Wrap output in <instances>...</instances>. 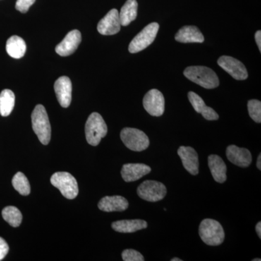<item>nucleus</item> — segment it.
<instances>
[{
	"label": "nucleus",
	"mask_w": 261,
	"mask_h": 261,
	"mask_svg": "<svg viewBox=\"0 0 261 261\" xmlns=\"http://www.w3.org/2000/svg\"><path fill=\"white\" fill-rule=\"evenodd\" d=\"M189 100L191 103L192 107L196 112L201 113L207 121H216L219 119V116L213 108L207 107L203 99L193 92L188 93Z\"/></svg>",
	"instance_id": "a211bd4d"
},
{
	"label": "nucleus",
	"mask_w": 261,
	"mask_h": 261,
	"mask_svg": "<svg viewBox=\"0 0 261 261\" xmlns=\"http://www.w3.org/2000/svg\"><path fill=\"white\" fill-rule=\"evenodd\" d=\"M249 115L256 123L261 122V102L257 99H251L247 103Z\"/></svg>",
	"instance_id": "bb28decb"
},
{
	"label": "nucleus",
	"mask_w": 261,
	"mask_h": 261,
	"mask_svg": "<svg viewBox=\"0 0 261 261\" xmlns=\"http://www.w3.org/2000/svg\"><path fill=\"white\" fill-rule=\"evenodd\" d=\"M9 251V246L4 239L0 238V260H3L8 255Z\"/></svg>",
	"instance_id": "c756f323"
},
{
	"label": "nucleus",
	"mask_w": 261,
	"mask_h": 261,
	"mask_svg": "<svg viewBox=\"0 0 261 261\" xmlns=\"http://www.w3.org/2000/svg\"><path fill=\"white\" fill-rule=\"evenodd\" d=\"M255 42L257 43V47L259 48V50L261 51V32L260 30L257 31L255 35Z\"/></svg>",
	"instance_id": "7c9ffc66"
},
{
	"label": "nucleus",
	"mask_w": 261,
	"mask_h": 261,
	"mask_svg": "<svg viewBox=\"0 0 261 261\" xmlns=\"http://www.w3.org/2000/svg\"><path fill=\"white\" fill-rule=\"evenodd\" d=\"M99 210L104 212H121L128 207V202L122 196H106L98 203Z\"/></svg>",
	"instance_id": "f3484780"
},
{
	"label": "nucleus",
	"mask_w": 261,
	"mask_h": 261,
	"mask_svg": "<svg viewBox=\"0 0 261 261\" xmlns=\"http://www.w3.org/2000/svg\"><path fill=\"white\" fill-rule=\"evenodd\" d=\"M121 139L127 148L135 152H142L149 146L148 137L145 132L137 128H123L121 132Z\"/></svg>",
	"instance_id": "423d86ee"
},
{
	"label": "nucleus",
	"mask_w": 261,
	"mask_h": 261,
	"mask_svg": "<svg viewBox=\"0 0 261 261\" xmlns=\"http://www.w3.org/2000/svg\"><path fill=\"white\" fill-rule=\"evenodd\" d=\"M147 227V223L144 220H121L112 224L113 230L120 233H133Z\"/></svg>",
	"instance_id": "412c9836"
},
{
	"label": "nucleus",
	"mask_w": 261,
	"mask_h": 261,
	"mask_svg": "<svg viewBox=\"0 0 261 261\" xmlns=\"http://www.w3.org/2000/svg\"><path fill=\"white\" fill-rule=\"evenodd\" d=\"M86 139L89 145L97 146L108 134V126L100 114L92 113L85 125Z\"/></svg>",
	"instance_id": "20e7f679"
},
{
	"label": "nucleus",
	"mask_w": 261,
	"mask_h": 261,
	"mask_svg": "<svg viewBox=\"0 0 261 261\" xmlns=\"http://www.w3.org/2000/svg\"><path fill=\"white\" fill-rule=\"evenodd\" d=\"M255 229H256V232L257 235H258L259 238L261 239V222L257 223L256 225V227H255Z\"/></svg>",
	"instance_id": "2f4dec72"
},
{
	"label": "nucleus",
	"mask_w": 261,
	"mask_h": 261,
	"mask_svg": "<svg viewBox=\"0 0 261 261\" xmlns=\"http://www.w3.org/2000/svg\"><path fill=\"white\" fill-rule=\"evenodd\" d=\"M143 106L151 116H162L165 111V99L162 92L155 89L149 90L144 97Z\"/></svg>",
	"instance_id": "1a4fd4ad"
},
{
	"label": "nucleus",
	"mask_w": 261,
	"mask_h": 261,
	"mask_svg": "<svg viewBox=\"0 0 261 261\" xmlns=\"http://www.w3.org/2000/svg\"><path fill=\"white\" fill-rule=\"evenodd\" d=\"M159 30L158 23H151L145 27L132 39L128 46L129 53H137L146 49L154 42Z\"/></svg>",
	"instance_id": "0eeeda50"
},
{
	"label": "nucleus",
	"mask_w": 261,
	"mask_h": 261,
	"mask_svg": "<svg viewBox=\"0 0 261 261\" xmlns=\"http://www.w3.org/2000/svg\"><path fill=\"white\" fill-rule=\"evenodd\" d=\"M121 27L119 13L116 9H112L101 19L97 25V31L102 35H114L121 31Z\"/></svg>",
	"instance_id": "9b49d317"
},
{
	"label": "nucleus",
	"mask_w": 261,
	"mask_h": 261,
	"mask_svg": "<svg viewBox=\"0 0 261 261\" xmlns=\"http://www.w3.org/2000/svg\"><path fill=\"white\" fill-rule=\"evenodd\" d=\"M226 157L230 162L239 167H248L252 163V154L250 150L236 145L228 146L226 149Z\"/></svg>",
	"instance_id": "2eb2a0df"
},
{
	"label": "nucleus",
	"mask_w": 261,
	"mask_h": 261,
	"mask_svg": "<svg viewBox=\"0 0 261 261\" xmlns=\"http://www.w3.org/2000/svg\"><path fill=\"white\" fill-rule=\"evenodd\" d=\"M218 65L236 80H245L248 77L246 67L238 59L230 56H221Z\"/></svg>",
	"instance_id": "9d476101"
},
{
	"label": "nucleus",
	"mask_w": 261,
	"mask_h": 261,
	"mask_svg": "<svg viewBox=\"0 0 261 261\" xmlns=\"http://www.w3.org/2000/svg\"><path fill=\"white\" fill-rule=\"evenodd\" d=\"M257 168L259 170H261V154H259L258 158H257Z\"/></svg>",
	"instance_id": "473e14b6"
},
{
	"label": "nucleus",
	"mask_w": 261,
	"mask_h": 261,
	"mask_svg": "<svg viewBox=\"0 0 261 261\" xmlns=\"http://www.w3.org/2000/svg\"><path fill=\"white\" fill-rule=\"evenodd\" d=\"M32 128L43 145H47L51 140V126L45 108L37 105L32 114Z\"/></svg>",
	"instance_id": "f03ea898"
},
{
	"label": "nucleus",
	"mask_w": 261,
	"mask_h": 261,
	"mask_svg": "<svg viewBox=\"0 0 261 261\" xmlns=\"http://www.w3.org/2000/svg\"><path fill=\"white\" fill-rule=\"evenodd\" d=\"M175 39L181 43H202L205 38L197 27L186 25L182 27L176 33Z\"/></svg>",
	"instance_id": "6ab92c4d"
},
{
	"label": "nucleus",
	"mask_w": 261,
	"mask_h": 261,
	"mask_svg": "<svg viewBox=\"0 0 261 261\" xmlns=\"http://www.w3.org/2000/svg\"><path fill=\"white\" fill-rule=\"evenodd\" d=\"M82 42V34L79 30L68 32L63 40L56 47V51L62 57L69 56L73 54Z\"/></svg>",
	"instance_id": "f8f14e48"
},
{
	"label": "nucleus",
	"mask_w": 261,
	"mask_h": 261,
	"mask_svg": "<svg viewBox=\"0 0 261 261\" xmlns=\"http://www.w3.org/2000/svg\"><path fill=\"white\" fill-rule=\"evenodd\" d=\"M3 219L13 227H18L22 222L23 216L21 213L14 206H8L2 212Z\"/></svg>",
	"instance_id": "393cba45"
},
{
	"label": "nucleus",
	"mask_w": 261,
	"mask_h": 261,
	"mask_svg": "<svg viewBox=\"0 0 261 261\" xmlns=\"http://www.w3.org/2000/svg\"><path fill=\"white\" fill-rule=\"evenodd\" d=\"M58 102L63 108H68L72 99V83L68 76H61L54 84Z\"/></svg>",
	"instance_id": "4468645a"
},
{
	"label": "nucleus",
	"mask_w": 261,
	"mask_h": 261,
	"mask_svg": "<svg viewBox=\"0 0 261 261\" xmlns=\"http://www.w3.org/2000/svg\"><path fill=\"white\" fill-rule=\"evenodd\" d=\"M151 172V168L143 163H128L123 165L121 176L126 182L137 181Z\"/></svg>",
	"instance_id": "dca6fc26"
},
{
	"label": "nucleus",
	"mask_w": 261,
	"mask_h": 261,
	"mask_svg": "<svg viewBox=\"0 0 261 261\" xmlns=\"http://www.w3.org/2000/svg\"><path fill=\"white\" fill-rule=\"evenodd\" d=\"M138 3L137 0H127L119 13L121 25L126 27L137 18Z\"/></svg>",
	"instance_id": "5701e85b"
},
{
	"label": "nucleus",
	"mask_w": 261,
	"mask_h": 261,
	"mask_svg": "<svg viewBox=\"0 0 261 261\" xmlns=\"http://www.w3.org/2000/svg\"><path fill=\"white\" fill-rule=\"evenodd\" d=\"M12 184L15 190L21 195L27 196L30 194L31 187L28 178L23 173L18 172L13 176Z\"/></svg>",
	"instance_id": "a878e982"
},
{
	"label": "nucleus",
	"mask_w": 261,
	"mask_h": 261,
	"mask_svg": "<svg viewBox=\"0 0 261 261\" xmlns=\"http://www.w3.org/2000/svg\"><path fill=\"white\" fill-rule=\"evenodd\" d=\"M171 261H182L181 259L178 258V257H174V258L171 259Z\"/></svg>",
	"instance_id": "72a5a7b5"
},
{
	"label": "nucleus",
	"mask_w": 261,
	"mask_h": 261,
	"mask_svg": "<svg viewBox=\"0 0 261 261\" xmlns=\"http://www.w3.org/2000/svg\"><path fill=\"white\" fill-rule=\"evenodd\" d=\"M122 258L124 261H144L143 255L140 252L132 249L123 250L122 252Z\"/></svg>",
	"instance_id": "cd10ccee"
},
{
	"label": "nucleus",
	"mask_w": 261,
	"mask_h": 261,
	"mask_svg": "<svg viewBox=\"0 0 261 261\" xmlns=\"http://www.w3.org/2000/svg\"><path fill=\"white\" fill-rule=\"evenodd\" d=\"M189 80L203 88L215 89L219 86V80L214 70L205 66H190L184 71Z\"/></svg>",
	"instance_id": "f257e3e1"
},
{
	"label": "nucleus",
	"mask_w": 261,
	"mask_h": 261,
	"mask_svg": "<svg viewBox=\"0 0 261 261\" xmlns=\"http://www.w3.org/2000/svg\"><path fill=\"white\" fill-rule=\"evenodd\" d=\"M15 94L10 89H4L0 93V115L3 117L10 116L15 106Z\"/></svg>",
	"instance_id": "b1692460"
},
{
	"label": "nucleus",
	"mask_w": 261,
	"mask_h": 261,
	"mask_svg": "<svg viewBox=\"0 0 261 261\" xmlns=\"http://www.w3.org/2000/svg\"><path fill=\"white\" fill-rule=\"evenodd\" d=\"M177 152L185 169L193 176L198 174L200 164L198 154L195 149L191 147L181 146L178 148Z\"/></svg>",
	"instance_id": "ddd939ff"
},
{
	"label": "nucleus",
	"mask_w": 261,
	"mask_h": 261,
	"mask_svg": "<svg viewBox=\"0 0 261 261\" xmlns=\"http://www.w3.org/2000/svg\"><path fill=\"white\" fill-rule=\"evenodd\" d=\"M167 194V189L159 181L147 180L141 184L137 188V195L142 200L148 202H159L162 200Z\"/></svg>",
	"instance_id": "6e6552de"
},
{
	"label": "nucleus",
	"mask_w": 261,
	"mask_h": 261,
	"mask_svg": "<svg viewBox=\"0 0 261 261\" xmlns=\"http://www.w3.org/2000/svg\"><path fill=\"white\" fill-rule=\"evenodd\" d=\"M208 166L215 181L224 183L226 181V168L224 160L217 154H211L208 157Z\"/></svg>",
	"instance_id": "aec40b11"
},
{
	"label": "nucleus",
	"mask_w": 261,
	"mask_h": 261,
	"mask_svg": "<svg viewBox=\"0 0 261 261\" xmlns=\"http://www.w3.org/2000/svg\"><path fill=\"white\" fill-rule=\"evenodd\" d=\"M36 0H17L15 8L22 13H27Z\"/></svg>",
	"instance_id": "c85d7f7f"
},
{
	"label": "nucleus",
	"mask_w": 261,
	"mask_h": 261,
	"mask_svg": "<svg viewBox=\"0 0 261 261\" xmlns=\"http://www.w3.org/2000/svg\"><path fill=\"white\" fill-rule=\"evenodd\" d=\"M260 258H256V259H253V260H252V261H260Z\"/></svg>",
	"instance_id": "f704fd0d"
},
{
	"label": "nucleus",
	"mask_w": 261,
	"mask_h": 261,
	"mask_svg": "<svg viewBox=\"0 0 261 261\" xmlns=\"http://www.w3.org/2000/svg\"><path fill=\"white\" fill-rule=\"evenodd\" d=\"M50 182L61 192L65 198L73 200L79 194V186L75 178L68 172H57L51 176Z\"/></svg>",
	"instance_id": "39448f33"
},
{
	"label": "nucleus",
	"mask_w": 261,
	"mask_h": 261,
	"mask_svg": "<svg viewBox=\"0 0 261 261\" xmlns=\"http://www.w3.org/2000/svg\"><path fill=\"white\" fill-rule=\"evenodd\" d=\"M199 234L203 243L210 246H218L224 241V228L219 221L214 219H204L200 223Z\"/></svg>",
	"instance_id": "7ed1b4c3"
},
{
	"label": "nucleus",
	"mask_w": 261,
	"mask_h": 261,
	"mask_svg": "<svg viewBox=\"0 0 261 261\" xmlns=\"http://www.w3.org/2000/svg\"><path fill=\"white\" fill-rule=\"evenodd\" d=\"M6 51L12 58L20 59L25 55L27 51V44L21 37L12 36L7 41Z\"/></svg>",
	"instance_id": "4be33fe9"
}]
</instances>
